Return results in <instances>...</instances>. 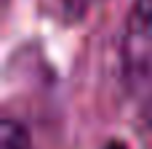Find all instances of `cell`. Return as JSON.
<instances>
[{
	"label": "cell",
	"mask_w": 152,
	"mask_h": 149,
	"mask_svg": "<svg viewBox=\"0 0 152 149\" xmlns=\"http://www.w3.org/2000/svg\"><path fill=\"white\" fill-rule=\"evenodd\" d=\"M147 117H150V123H152V93H150V99H147Z\"/></svg>",
	"instance_id": "7a4b0ae2"
},
{
	"label": "cell",
	"mask_w": 152,
	"mask_h": 149,
	"mask_svg": "<svg viewBox=\"0 0 152 149\" xmlns=\"http://www.w3.org/2000/svg\"><path fill=\"white\" fill-rule=\"evenodd\" d=\"M126 77L136 91L152 93V0H136L123 37Z\"/></svg>",
	"instance_id": "6da1fadb"
}]
</instances>
